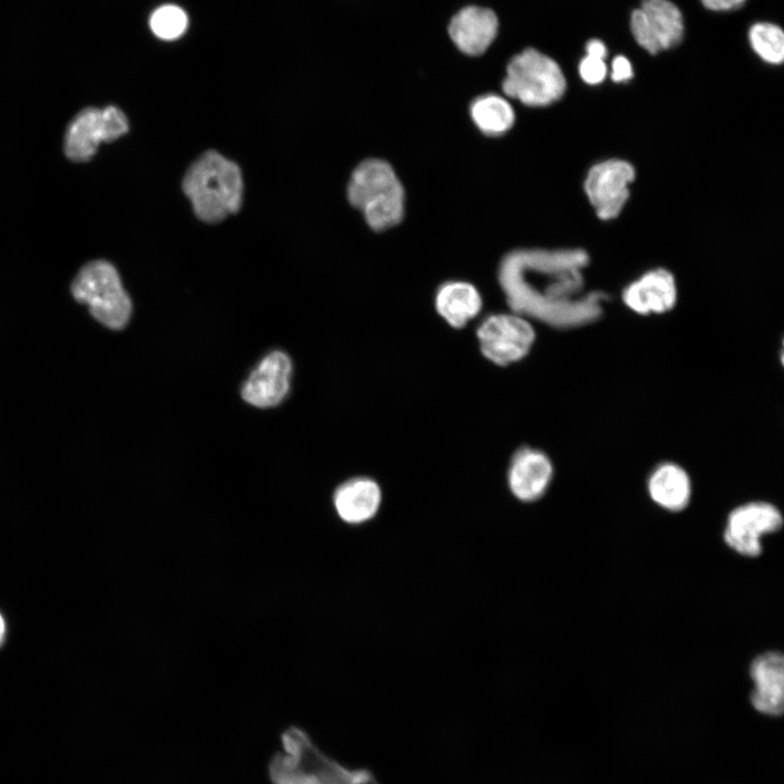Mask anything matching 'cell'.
<instances>
[{
	"mask_svg": "<svg viewBox=\"0 0 784 784\" xmlns=\"http://www.w3.org/2000/svg\"><path fill=\"white\" fill-rule=\"evenodd\" d=\"M292 365L289 356L274 351L264 357L246 379L243 399L256 407H271L279 404L290 387Z\"/></svg>",
	"mask_w": 784,
	"mask_h": 784,
	"instance_id": "cell-14",
	"label": "cell"
},
{
	"mask_svg": "<svg viewBox=\"0 0 784 784\" xmlns=\"http://www.w3.org/2000/svg\"><path fill=\"white\" fill-rule=\"evenodd\" d=\"M711 11H732L740 8L746 0H700Z\"/></svg>",
	"mask_w": 784,
	"mask_h": 784,
	"instance_id": "cell-25",
	"label": "cell"
},
{
	"mask_svg": "<svg viewBox=\"0 0 784 784\" xmlns=\"http://www.w3.org/2000/svg\"><path fill=\"white\" fill-rule=\"evenodd\" d=\"M434 308L450 327L463 329L481 311L482 297L471 283L451 280L438 286Z\"/></svg>",
	"mask_w": 784,
	"mask_h": 784,
	"instance_id": "cell-18",
	"label": "cell"
},
{
	"mask_svg": "<svg viewBox=\"0 0 784 784\" xmlns=\"http://www.w3.org/2000/svg\"><path fill=\"white\" fill-rule=\"evenodd\" d=\"M622 301L629 310L641 316L669 313L677 302L675 278L663 268L649 270L624 287Z\"/></svg>",
	"mask_w": 784,
	"mask_h": 784,
	"instance_id": "cell-13",
	"label": "cell"
},
{
	"mask_svg": "<svg viewBox=\"0 0 784 784\" xmlns=\"http://www.w3.org/2000/svg\"><path fill=\"white\" fill-rule=\"evenodd\" d=\"M182 187L197 218L207 223L225 219L242 205L241 170L215 150L206 151L191 164Z\"/></svg>",
	"mask_w": 784,
	"mask_h": 784,
	"instance_id": "cell-3",
	"label": "cell"
},
{
	"mask_svg": "<svg viewBox=\"0 0 784 784\" xmlns=\"http://www.w3.org/2000/svg\"><path fill=\"white\" fill-rule=\"evenodd\" d=\"M587 264L581 249H516L502 259L498 280L512 311L562 326L593 305L596 297L575 298Z\"/></svg>",
	"mask_w": 784,
	"mask_h": 784,
	"instance_id": "cell-1",
	"label": "cell"
},
{
	"mask_svg": "<svg viewBox=\"0 0 784 784\" xmlns=\"http://www.w3.org/2000/svg\"><path fill=\"white\" fill-rule=\"evenodd\" d=\"M637 44L651 54L677 46L684 36L681 10L670 0H642L630 14Z\"/></svg>",
	"mask_w": 784,
	"mask_h": 784,
	"instance_id": "cell-9",
	"label": "cell"
},
{
	"mask_svg": "<svg viewBox=\"0 0 784 784\" xmlns=\"http://www.w3.org/2000/svg\"><path fill=\"white\" fill-rule=\"evenodd\" d=\"M499 21L488 8L468 5L451 19L448 27L453 44L465 54L480 56L497 37Z\"/></svg>",
	"mask_w": 784,
	"mask_h": 784,
	"instance_id": "cell-15",
	"label": "cell"
},
{
	"mask_svg": "<svg viewBox=\"0 0 784 784\" xmlns=\"http://www.w3.org/2000/svg\"><path fill=\"white\" fill-rule=\"evenodd\" d=\"M150 32L160 40L174 41L187 30L189 19L186 11L174 3L157 7L149 15Z\"/></svg>",
	"mask_w": 784,
	"mask_h": 784,
	"instance_id": "cell-21",
	"label": "cell"
},
{
	"mask_svg": "<svg viewBox=\"0 0 784 784\" xmlns=\"http://www.w3.org/2000/svg\"><path fill=\"white\" fill-rule=\"evenodd\" d=\"M553 473V463L546 452L522 445L511 456L506 473L507 486L517 500L534 502L547 492Z\"/></svg>",
	"mask_w": 784,
	"mask_h": 784,
	"instance_id": "cell-12",
	"label": "cell"
},
{
	"mask_svg": "<svg viewBox=\"0 0 784 784\" xmlns=\"http://www.w3.org/2000/svg\"><path fill=\"white\" fill-rule=\"evenodd\" d=\"M502 89L523 105L546 107L562 98L566 79L556 61L537 49L527 48L507 63Z\"/></svg>",
	"mask_w": 784,
	"mask_h": 784,
	"instance_id": "cell-5",
	"label": "cell"
},
{
	"mask_svg": "<svg viewBox=\"0 0 784 784\" xmlns=\"http://www.w3.org/2000/svg\"><path fill=\"white\" fill-rule=\"evenodd\" d=\"M748 39L754 51L767 63L776 65L784 60V33L775 24L759 22L748 32Z\"/></svg>",
	"mask_w": 784,
	"mask_h": 784,
	"instance_id": "cell-22",
	"label": "cell"
},
{
	"mask_svg": "<svg viewBox=\"0 0 784 784\" xmlns=\"http://www.w3.org/2000/svg\"><path fill=\"white\" fill-rule=\"evenodd\" d=\"M783 524L779 509L768 502L755 501L735 507L727 517L724 540L745 556L760 554L761 537L777 531Z\"/></svg>",
	"mask_w": 784,
	"mask_h": 784,
	"instance_id": "cell-11",
	"label": "cell"
},
{
	"mask_svg": "<svg viewBox=\"0 0 784 784\" xmlns=\"http://www.w3.org/2000/svg\"><path fill=\"white\" fill-rule=\"evenodd\" d=\"M332 500L343 522L358 525L376 516L381 506L382 491L375 479L357 476L342 482L335 489Z\"/></svg>",
	"mask_w": 784,
	"mask_h": 784,
	"instance_id": "cell-16",
	"label": "cell"
},
{
	"mask_svg": "<svg viewBox=\"0 0 784 784\" xmlns=\"http://www.w3.org/2000/svg\"><path fill=\"white\" fill-rule=\"evenodd\" d=\"M5 634V622L3 620V616L0 613V644L4 637Z\"/></svg>",
	"mask_w": 784,
	"mask_h": 784,
	"instance_id": "cell-27",
	"label": "cell"
},
{
	"mask_svg": "<svg viewBox=\"0 0 784 784\" xmlns=\"http://www.w3.org/2000/svg\"><path fill=\"white\" fill-rule=\"evenodd\" d=\"M755 688L752 706L761 713L780 715L784 705V660L780 652L758 656L750 665Z\"/></svg>",
	"mask_w": 784,
	"mask_h": 784,
	"instance_id": "cell-17",
	"label": "cell"
},
{
	"mask_svg": "<svg viewBox=\"0 0 784 784\" xmlns=\"http://www.w3.org/2000/svg\"><path fill=\"white\" fill-rule=\"evenodd\" d=\"M469 113L477 128L492 137L505 134L515 122L513 107L504 97L497 94H486L475 98Z\"/></svg>",
	"mask_w": 784,
	"mask_h": 784,
	"instance_id": "cell-20",
	"label": "cell"
},
{
	"mask_svg": "<svg viewBox=\"0 0 784 784\" xmlns=\"http://www.w3.org/2000/svg\"><path fill=\"white\" fill-rule=\"evenodd\" d=\"M647 490L656 504L667 511L678 512L689 503L691 480L681 465L674 462H663L650 473Z\"/></svg>",
	"mask_w": 784,
	"mask_h": 784,
	"instance_id": "cell-19",
	"label": "cell"
},
{
	"mask_svg": "<svg viewBox=\"0 0 784 784\" xmlns=\"http://www.w3.org/2000/svg\"><path fill=\"white\" fill-rule=\"evenodd\" d=\"M634 76L629 60L624 56H617L612 61L611 78L615 83H624Z\"/></svg>",
	"mask_w": 784,
	"mask_h": 784,
	"instance_id": "cell-24",
	"label": "cell"
},
{
	"mask_svg": "<svg viewBox=\"0 0 784 784\" xmlns=\"http://www.w3.org/2000/svg\"><path fill=\"white\" fill-rule=\"evenodd\" d=\"M585 49L587 56L603 60L607 57L608 52L605 45L599 39H590L589 41H587Z\"/></svg>",
	"mask_w": 784,
	"mask_h": 784,
	"instance_id": "cell-26",
	"label": "cell"
},
{
	"mask_svg": "<svg viewBox=\"0 0 784 784\" xmlns=\"http://www.w3.org/2000/svg\"><path fill=\"white\" fill-rule=\"evenodd\" d=\"M634 179V167L622 159H608L590 168L584 189L599 219L611 220L621 213Z\"/></svg>",
	"mask_w": 784,
	"mask_h": 784,
	"instance_id": "cell-10",
	"label": "cell"
},
{
	"mask_svg": "<svg viewBox=\"0 0 784 784\" xmlns=\"http://www.w3.org/2000/svg\"><path fill=\"white\" fill-rule=\"evenodd\" d=\"M280 739L282 750L268 763L272 784H378L368 769L347 767L327 755L299 726L285 728Z\"/></svg>",
	"mask_w": 784,
	"mask_h": 784,
	"instance_id": "cell-2",
	"label": "cell"
},
{
	"mask_svg": "<svg viewBox=\"0 0 784 784\" xmlns=\"http://www.w3.org/2000/svg\"><path fill=\"white\" fill-rule=\"evenodd\" d=\"M578 72L586 84L598 85L605 79L608 69L603 59L586 54L579 62Z\"/></svg>",
	"mask_w": 784,
	"mask_h": 784,
	"instance_id": "cell-23",
	"label": "cell"
},
{
	"mask_svg": "<svg viewBox=\"0 0 784 784\" xmlns=\"http://www.w3.org/2000/svg\"><path fill=\"white\" fill-rule=\"evenodd\" d=\"M127 130V119L118 107L85 108L69 124L64 139L65 155L76 162L86 161L101 143L115 140Z\"/></svg>",
	"mask_w": 784,
	"mask_h": 784,
	"instance_id": "cell-8",
	"label": "cell"
},
{
	"mask_svg": "<svg viewBox=\"0 0 784 784\" xmlns=\"http://www.w3.org/2000/svg\"><path fill=\"white\" fill-rule=\"evenodd\" d=\"M476 336L482 356L501 367L524 359L536 342L528 318L512 310L486 316L476 328Z\"/></svg>",
	"mask_w": 784,
	"mask_h": 784,
	"instance_id": "cell-7",
	"label": "cell"
},
{
	"mask_svg": "<svg viewBox=\"0 0 784 784\" xmlns=\"http://www.w3.org/2000/svg\"><path fill=\"white\" fill-rule=\"evenodd\" d=\"M71 292L109 329H122L131 317L132 303L117 269L106 260L86 264L75 275Z\"/></svg>",
	"mask_w": 784,
	"mask_h": 784,
	"instance_id": "cell-6",
	"label": "cell"
},
{
	"mask_svg": "<svg viewBox=\"0 0 784 784\" xmlns=\"http://www.w3.org/2000/svg\"><path fill=\"white\" fill-rule=\"evenodd\" d=\"M347 197L372 230L392 228L403 218L404 188L384 160L371 158L360 162L351 175Z\"/></svg>",
	"mask_w": 784,
	"mask_h": 784,
	"instance_id": "cell-4",
	"label": "cell"
}]
</instances>
